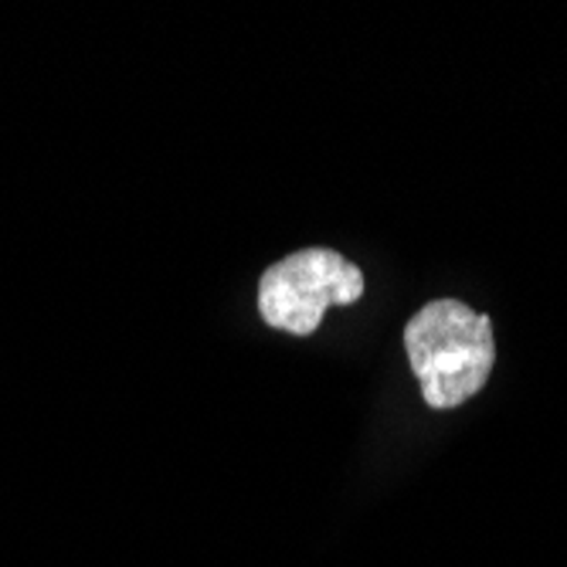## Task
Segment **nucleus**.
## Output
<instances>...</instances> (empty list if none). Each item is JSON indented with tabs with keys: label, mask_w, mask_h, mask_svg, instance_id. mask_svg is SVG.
<instances>
[{
	"label": "nucleus",
	"mask_w": 567,
	"mask_h": 567,
	"mask_svg": "<svg viewBox=\"0 0 567 567\" xmlns=\"http://www.w3.org/2000/svg\"><path fill=\"white\" fill-rule=\"evenodd\" d=\"M404 353L435 411L473 401L496 364L493 320L462 299H432L404 323Z\"/></svg>",
	"instance_id": "obj_1"
},
{
	"label": "nucleus",
	"mask_w": 567,
	"mask_h": 567,
	"mask_svg": "<svg viewBox=\"0 0 567 567\" xmlns=\"http://www.w3.org/2000/svg\"><path fill=\"white\" fill-rule=\"evenodd\" d=\"M364 296V272L337 248H299L272 262L259 279V313L272 330L309 337L330 306Z\"/></svg>",
	"instance_id": "obj_2"
}]
</instances>
